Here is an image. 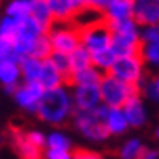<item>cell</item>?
<instances>
[{
	"label": "cell",
	"instance_id": "e575fe53",
	"mask_svg": "<svg viewBox=\"0 0 159 159\" xmlns=\"http://www.w3.org/2000/svg\"><path fill=\"white\" fill-rule=\"evenodd\" d=\"M43 159H72L71 149H50L45 148Z\"/></svg>",
	"mask_w": 159,
	"mask_h": 159
},
{
	"label": "cell",
	"instance_id": "e0dca14e",
	"mask_svg": "<svg viewBox=\"0 0 159 159\" xmlns=\"http://www.w3.org/2000/svg\"><path fill=\"white\" fill-rule=\"evenodd\" d=\"M109 48L113 50L116 57H129V55H140L142 48V40L140 39H132V37H124L113 34L111 37V45Z\"/></svg>",
	"mask_w": 159,
	"mask_h": 159
},
{
	"label": "cell",
	"instance_id": "f35d334b",
	"mask_svg": "<svg viewBox=\"0 0 159 159\" xmlns=\"http://www.w3.org/2000/svg\"><path fill=\"white\" fill-rule=\"evenodd\" d=\"M74 2L77 3L79 8H82V7H87V2H89V0H74Z\"/></svg>",
	"mask_w": 159,
	"mask_h": 159
},
{
	"label": "cell",
	"instance_id": "7a4b0ae2",
	"mask_svg": "<svg viewBox=\"0 0 159 159\" xmlns=\"http://www.w3.org/2000/svg\"><path fill=\"white\" fill-rule=\"evenodd\" d=\"M108 106L101 103L93 111H74L71 117L74 130L87 142L103 143L109 138V134L105 127V116Z\"/></svg>",
	"mask_w": 159,
	"mask_h": 159
},
{
	"label": "cell",
	"instance_id": "836d02e7",
	"mask_svg": "<svg viewBox=\"0 0 159 159\" xmlns=\"http://www.w3.org/2000/svg\"><path fill=\"white\" fill-rule=\"evenodd\" d=\"M26 134V138L35 146H39L40 149L45 148V142H47V134H43L42 130H37V129H32V130H27Z\"/></svg>",
	"mask_w": 159,
	"mask_h": 159
},
{
	"label": "cell",
	"instance_id": "603a6c76",
	"mask_svg": "<svg viewBox=\"0 0 159 159\" xmlns=\"http://www.w3.org/2000/svg\"><path fill=\"white\" fill-rule=\"evenodd\" d=\"M31 16L39 21L42 26H45L47 29L53 24V16L47 0H34L31 3Z\"/></svg>",
	"mask_w": 159,
	"mask_h": 159
},
{
	"label": "cell",
	"instance_id": "30bf717a",
	"mask_svg": "<svg viewBox=\"0 0 159 159\" xmlns=\"http://www.w3.org/2000/svg\"><path fill=\"white\" fill-rule=\"evenodd\" d=\"M124 114L127 117V122L130 129H140L146 124L148 120V111L145 106V101L142 98V93H135L134 97H130L125 105L122 106Z\"/></svg>",
	"mask_w": 159,
	"mask_h": 159
},
{
	"label": "cell",
	"instance_id": "2e32d148",
	"mask_svg": "<svg viewBox=\"0 0 159 159\" xmlns=\"http://www.w3.org/2000/svg\"><path fill=\"white\" fill-rule=\"evenodd\" d=\"M11 142H13V148L16 149L20 159H43V149L32 145L26 138L24 132H20V130L13 132Z\"/></svg>",
	"mask_w": 159,
	"mask_h": 159
},
{
	"label": "cell",
	"instance_id": "8992f818",
	"mask_svg": "<svg viewBox=\"0 0 159 159\" xmlns=\"http://www.w3.org/2000/svg\"><path fill=\"white\" fill-rule=\"evenodd\" d=\"M47 37L52 43L53 52L69 55L80 45L79 29L72 23H53L47 29Z\"/></svg>",
	"mask_w": 159,
	"mask_h": 159
},
{
	"label": "cell",
	"instance_id": "ac0fdd59",
	"mask_svg": "<svg viewBox=\"0 0 159 159\" xmlns=\"http://www.w3.org/2000/svg\"><path fill=\"white\" fill-rule=\"evenodd\" d=\"M39 84L43 87V90H50V89L66 85L68 80L57 68L53 66V63L47 58V60H43V66H42V72H40V77H39Z\"/></svg>",
	"mask_w": 159,
	"mask_h": 159
},
{
	"label": "cell",
	"instance_id": "5bb4252c",
	"mask_svg": "<svg viewBox=\"0 0 159 159\" xmlns=\"http://www.w3.org/2000/svg\"><path fill=\"white\" fill-rule=\"evenodd\" d=\"M105 127L108 130L109 137H119V135L127 134L130 125L127 122L124 109L122 108H108L106 116H105Z\"/></svg>",
	"mask_w": 159,
	"mask_h": 159
},
{
	"label": "cell",
	"instance_id": "ab89813d",
	"mask_svg": "<svg viewBox=\"0 0 159 159\" xmlns=\"http://www.w3.org/2000/svg\"><path fill=\"white\" fill-rule=\"evenodd\" d=\"M156 138H157V140H159V127H157V129H156Z\"/></svg>",
	"mask_w": 159,
	"mask_h": 159
},
{
	"label": "cell",
	"instance_id": "60d3db41",
	"mask_svg": "<svg viewBox=\"0 0 159 159\" xmlns=\"http://www.w3.org/2000/svg\"><path fill=\"white\" fill-rule=\"evenodd\" d=\"M26 2H27V3H29V5H31V3L34 2V0H26Z\"/></svg>",
	"mask_w": 159,
	"mask_h": 159
},
{
	"label": "cell",
	"instance_id": "44dd1931",
	"mask_svg": "<svg viewBox=\"0 0 159 159\" xmlns=\"http://www.w3.org/2000/svg\"><path fill=\"white\" fill-rule=\"evenodd\" d=\"M103 20H105L103 11L97 10V8H92V7H82V8H79V11L76 13V16H74V20L71 23L76 26L77 29H84V27L97 24Z\"/></svg>",
	"mask_w": 159,
	"mask_h": 159
},
{
	"label": "cell",
	"instance_id": "4316f807",
	"mask_svg": "<svg viewBox=\"0 0 159 159\" xmlns=\"http://www.w3.org/2000/svg\"><path fill=\"white\" fill-rule=\"evenodd\" d=\"M145 149V145L140 138L134 137V138H129L120 145L119 148V157L120 159H140Z\"/></svg>",
	"mask_w": 159,
	"mask_h": 159
},
{
	"label": "cell",
	"instance_id": "d6986e66",
	"mask_svg": "<svg viewBox=\"0 0 159 159\" xmlns=\"http://www.w3.org/2000/svg\"><path fill=\"white\" fill-rule=\"evenodd\" d=\"M103 77V74L93 66H89L85 69H80L76 72H71V76L68 79V85H98L100 80Z\"/></svg>",
	"mask_w": 159,
	"mask_h": 159
},
{
	"label": "cell",
	"instance_id": "1f68e13d",
	"mask_svg": "<svg viewBox=\"0 0 159 159\" xmlns=\"http://www.w3.org/2000/svg\"><path fill=\"white\" fill-rule=\"evenodd\" d=\"M18 26H20V20H15L11 16L0 15V35L5 39H15L18 32Z\"/></svg>",
	"mask_w": 159,
	"mask_h": 159
},
{
	"label": "cell",
	"instance_id": "277c9868",
	"mask_svg": "<svg viewBox=\"0 0 159 159\" xmlns=\"http://www.w3.org/2000/svg\"><path fill=\"white\" fill-rule=\"evenodd\" d=\"M47 34V27L42 26L37 20L29 15L20 20V26H18V32L13 39L15 43V48L16 52L20 53V57H31L32 48H34V43L37 42V39H40L42 35Z\"/></svg>",
	"mask_w": 159,
	"mask_h": 159
},
{
	"label": "cell",
	"instance_id": "ffe728a7",
	"mask_svg": "<svg viewBox=\"0 0 159 159\" xmlns=\"http://www.w3.org/2000/svg\"><path fill=\"white\" fill-rule=\"evenodd\" d=\"M42 66H43V60L37 58V57H24V58H21L20 68H21L23 82H39Z\"/></svg>",
	"mask_w": 159,
	"mask_h": 159
},
{
	"label": "cell",
	"instance_id": "4dcf8cb0",
	"mask_svg": "<svg viewBox=\"0 0 159 159\" xmlns=\"http://www.w3.org/2000/svg\"><path fill=\"white\" fill-rule=\"evenodd\" d=\"M48 60L53 63V66L57 68L66 80L71 76V61H69V55L68 53H61V52H52V55L48 57Z\"/></svg>",
	"mask_w": 159,
	"mask_h": 159
},
{
	"label": "cell",
	"instance_id": "d590c367",
	"mask_svg": "<svg viewBox=\"0 0 159 159\" xmlns=\"http://www.w3.org/2000/svg\"><path fill=\"white\" fill-rule=\"evenodd\" d=\"M72 159H103V156L97 151H92V149L80 148L72 151Z\"/></svg>",
	"mask_w": 159,
	"mask_h": 159
},
{
	"label": "cell",
	"instance_id": "d4e9b609",
	"mask_svg": "<svg viewBox=\"0 0 159 159\" xmlns=\"http://www.w3.org/2000/svg\"><path fill=\"white\" fill-rule=\"evenodd\" d=\"M140 57L143 58L146 66L159 69V39L142 43V48H140Z\"/></svg>",
	"mask_w": 159,
	"mask_h": 159
},
{
	"label": "cell",
	"instance_id": "7402d4cb",
	"mask_svg": "<svg viewBox=\"0 0 159 159\" xmlns=\"http://www.w3.org/2000/svg\"><path fill=\"white\" fill-rule=\"evenodd\" d=\"M116 58L117 57L113 53L111 48L101 50V52H97V53H92V66L97 68L101 74H108L111 71V68H113Z\"/></svg>",
	"mask_w": 159,
	"mask_h": 159
},
{
	"label": "cell",
	"instance_id": "9c48e42d",
	"mask_svg": "<svg viewBox=\"0 0 159 159\" xmlns=\"http://www.w3.org/2000/svg\"><path fill=\"white\" fill-rule=\"evenodd\" d=\"M71 95L74 103V111H93L101 105L98 85H72Z\"/></svg>",
	"mask_w": 159,
	"mask_h": 159
},
{
	"label": "cell",
	"instance_id": "6da1fadb",
	"mask_svg": "<svg viewBox=\"0 0 159 159\" xmlns=\"http://www.w3.org/2000/svg\"><path fill=\"white\" fill-rule=\"evenodd\" d=\"M72 114H74V103L71 95V87L68 84L57 89L45 90L35 109V116L42 122L53 127L66 124L68 120H71Z\"/></svg>",
	"mask_w": 159,
	"mask_h": 159
},
{
	"label": "cell",
	"instance_id": "f1b7e54d",
	"mask_svg": "<svg viewBox=\"0 0 159 159\" xmlns=\"http://www.w3.org/2000/svg\"><path fill=\"white\" fill-rule=\"evenodd\" d=\"M140 93H143V97L148 98L153 103H159V74L153 79H145L138 87Z\"/></svg>",
	"mask_w": 159,
	"mask_h": 159
},
{
	"label": "cell",
	"instance_id": "8d00e7d4",
	"mask_svg": "<svg viewBox=\"0 0 159 159\" xmlns=\"http://www.w3.org/2000/svg\"><path fill=\"white\" fill-rule=\"evenodd\" d=\"M113 2V0H89L87 2V7H92V8H97V10L103 11L105 8Z\"/></svg>",
	"mask_w": 159,
	"mask_h": 159
},
{
	"label": "cell",
	"instance_id": "d6a6232c",
	"mask_svg": "<svg viewBox=\"0 0 159 159\" xmlns=\"http://www.w3.org/2000/svg\"><path fill=\"white\" fill-rule=\"evenodd\" d=\"M53 48H52V43L48 40V37L42 35L40 39H37V42L34 43V48H32V53H31V57H37V58H40V60H47L52 55Z\"/></svg>",
	"mask_w": 159,
	"mask_h": 159
},
{
	"label": "cell",
	"instance_id": "f546056e",
	"mask_svg": "<svg viewBox=\"0 0 159 159\" xmlns=\"http://www.w3.org/2000/svg\"><path fill=\"white\" fill-rule=\"evenodd\" d=\"M0 61H21L20 53L15 48L13 39H5L0 35Z\"/></svg>",
	"mask_w": 159,
	"mask_h": 159
},
{
	"label": "cell",
	"instance_id": "484cf974",
	"mask_svg": "<svg viewBox=\"0 0 159 159\" xmlns=\"http://www.w3.org/2000/svg\"><path fill=\"white\" fill-rule=\"evenodd\" d=\"M69 61H71V72L85 69L92 66V53L87 48H84L82 45H79L76 50L69 53Z\"/></svg>",
	"mask_w": 159,
	"mask_h": 159
},
{
	"label": "cell",
	"instance_id": "7c38bea8",
	"mask_svg": "<svg viewBox=\"0 0 159 159\" xmlns=\"http://www.w3.org/2000/svg\"><path fill=\"white\" fill-rule=\"evenodd\" d=\"M23 82L21 68L18 61H0V85L5 93L13 95L15 89Z\"/></svg>",
	"mask_w": 159,
	"mask_h": 159
},
{
	"label": "cell",
	"instance_id": "52a82bcc",
	"mask_svg": "<svg viewBox=\"0 0 159 159\" xmlns=\"http://www.w3.org/2000/svg\"><path fill=\"white\" fill-rule=\"evenodd\" d=\"M79 37H80V45L84 48H87L90 53H97L109 48L113 32H111V27L106 23V20H103L97 24L79 29Z\"/></svg>",
	"mask_w": 159,
	"mask_h": 159
},
{
	"label": "cell",
	"instance_id": "74e56055",
	"mask_svg": "<svg viewBox=\"0 0 159 159\" xmlns=\"http://www.w3.org/2000/svg\"><path fill=\"white\" fill-rule=\"evenodd\" d=\"M140 159H159V151L153 148H145Z\"/></svg>",
	"mask_w": 159,
	"mask_h": 159
},
{
	"label": "cell",
	"instance_id": "3957f363",
	"mask_svg": "<svg viewBox=\"0 0 159 159\" xmlns=\"http://www.w3.org/2000/svg\"><path fill=\"white\" fill-rule=\"evenodd\" d=\"M98 87H100L101 103L108 108H122L130 97H134L135 93H140L138 87L116 79L109 72L103 74Z\"/></svg>",
	"mask_w": 159,
	"mask_h": 159
},
{
	"label": "cell",
	"instance_id": "8fae6325",
	"mask_svg": "<svg viewBox=\"0 0 159 159\" xmlns=\"http://www.w3.org/2000/svg\"><path fill=\"white\" fill-rule=\"evenodd\" d=\"M134 20L142 27L159 24V0H134Z\"/></svg>",
	"mask_w": 159,
	"mask_h": 159
},
{
	"label": "cell",
	"instance_id": "5b68a950",
	"mask_svg": "<svg viewBox=\"0 0 159 159\" xmlns=\"http://www.w3.org/2000/svg\"><path fill=\"white\" fill-rule=\"evenodd\" d=\"M145 66L146 64L140 55L117 57L109 74L125 84L140 87V84L145 80Z\"/></svg>",
	"mask_w": 159,
	"mask_h": 159
},
{
	"label": "cell",
	"instance_id": "83f0119b",
	"mask_svg": "<svg viewBox=\"0 0 159 159\" xmlns=\"http://www.w3.org/2000/svg\"><path fill=\"white\" fill-rule=\"evenodd\" d=\"M3 15L11 16L15 20H23L31 15V5L26 0H8L3 5Z\"/></svg>",
	"mask_w": 159,
	"mask_h": 159
},
{
	"label": "cell",
	"instance_id": "cb8c5ba5",
	"mask_svg": "<svg viewBox=\"0 0 159 159\" xmlns=\"http://www.w3.org/2000/svg\"><path fill=\"white\" fill-rule=\"evenodd\" d=\"M45 148H50V149H72V140L66 132H63V130H60V129H55V130L47 134Z\"/></svg>",
	"mask_w": 159,
	"mask_h": 159
},
{
	"label": "cell",
	"instance_id": "9a60e30c",
	"mask_svg": "<svg viewBox=\"0 0 159 159\" xmlns=\"http://www.w3.org/2000/svg\"><path fill=\"white\" fill-rule=\"evenodd\" d=\"M106 23H116L134 18V0H113L103 10Z\"/></svg>",
	"mask_w": 159,
	"mask_h": 159
},
{
	"label": "cell",
	"instance_id": "ba28073f",
	"mask_svg": "<svg viewBox=\"0 0 159 159\" xmlns=\"http://www.w3.org/2000/svg\"><path fill=\"white\" fill-rule=\"evenodd\" d=\"M43 87L40 85L39 82H21L13 92V100H15V105L26 111V113H31L35 114V109L37 105L43 95Z\"/></svg>",
	"mask_w": 159,
	"mask_h": 159
},
{
	"label": "cell",
	"instance_id": "4fadbf2b",
	"mask_svg": "<svg viewBox=\"0 0 159 159\" xmlns=\"http://www.w3.org/2000/svg\"><path fill=\"white\" fill-rule=\"evenodd\" d=\"M53 16V23H71L79 7L74 0H47Z\"/></svg>",
	"mask_w": 159,
	"mask_h": 159
}]
</instances>
